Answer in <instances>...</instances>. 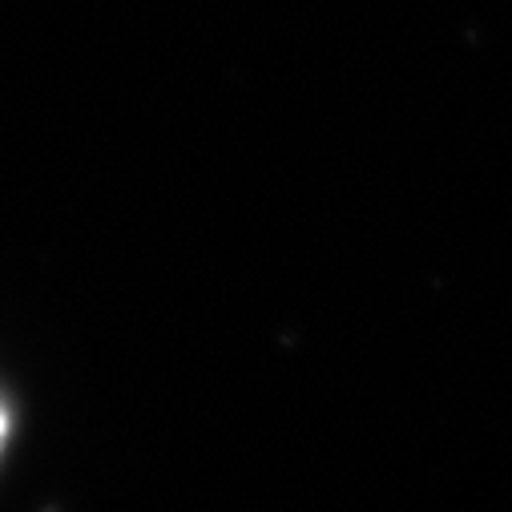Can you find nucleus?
I'll return each mask as SVG.
<instances>
[{"mask_svg":"<svg viewBox=\"0 0 512 512\" xmlns=\"http://www.w3.org/2000/svg\"><path fill=\"white\" fill-rule=\"evenodd\" d=\"M9 436H13V412H9L5 400H0V456H5V448H9Z\"/></svg>","mask_w":512,"mask_h":512,"instance_id":"1","label":"nucleus"}]
</instances>
